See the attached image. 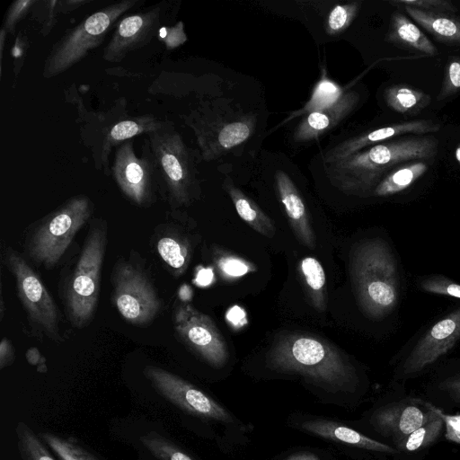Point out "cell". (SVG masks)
<instances>
[{
  "mask_svg": "<svg viewBox=\"0 0 460 460\" xmlns=\"http://www.w3.org/2000/svg\"><path fill=\"white\" fill-rule=\"evenodd\" d=\"M455 155H456V159L458 162L459 166H460V144L456 146Z\"/></svg>",
  "mask_w": 460,
  "mask_h": 460,
  "instance_id": "48",
  "label": "cell"
},
{
  "mask_svg": "<svg viewBox=\"0 0 460 460\" xmlns=\"http://www.w3.org/2000/svg\"><path fill=\"white\" fill-rule=\"evenodd\" d=\"M444 426L445 425L442 418L436 412V414L430 420H429L427 422H425L395 446L399 449L407 452H413L423 449L430 446L438 438Z\"/></svg>",
  "mask_w": 460,
  "mask_h": 460,
  "instance_id": "32",
  "label": "cell"
},
{
  "mask_svg": "<svg viewBox=\"0 0 460 460\" xmlns=\"http://www.w3.org/2000/svg\"><path fill=\"white\" fill-rule=\"evenodd\" d=\"M303 286L311 305L318 311L326 309V277L321 262L314 257L303 258L298 265Z\"/></svg>",
  "mask_w": 460,
  "mask_h": 460,
  "instance_id": "28",
  "label": "cell"
},
{
  "mask_svg": "<svg viewBox=\"0 0 460 460\" xmlns=\"http://www.w3.org/2000/svg\"><path fill=\"white\" fill-rule=\"evenodd\" d=\"M283 460H320L315 455L309 452H299L288 456Z\"/></svg>",
  "mask_w": 460,
  "mask_h": 460,
  "instance_id": "45",
  "label": "cell"
},
{
  "mask_svg": "<svg viewBox=\"0 0 460 460\" xmlns=\"http://www.w3.org/2000/svg\"><path fill=\"white\" fill-rule=\"evenodd\" d=\"M350 277L362 312L381 319L395 307L399 278L390 247L381 239L359 243L351 252Z\"/></svg>",
  "mask_w": 460,
  "mask_h": 460,
  "instance_id": "3",
  "label": "cell"
},
{
  "mask_svg": "<svg viewBox=\"0 0 460 460\" xmlns=\"http://www.w3.org/2000/svg\"><path fill=\"white\" fill-rule=\"evenodd\" d=\"M439 387L446 391L453 400L460 402V375L444 380Z\"/></svg>",
  "mask_w": 460,
  "mask_h": 460,
  "instance_id": "42",
  "label": "cell"
},
{
  "mask_svg": "<svg viewBox=\"0 0 460 460\" xmlns=\"http://www.w3.org/2000/svg\"><path fill=\"white\" fill-rule=\"evenodd\" d=\"M438 151V141L431 135H411L385 141L344 159L325 164L332 184L348 195L367 196L391 168L413 160H429Z\"/></svg>",
  "mask_w": 460,
  "mask_h": 460,
  "instance_id": "2",
  "label": "cell"
},
{
  "mask_svg": "<svg viewBox=\"0 0 460 460\" xmlns=\"http://www.w3.org/2000/svg\"><path fill=\"white\" fill-rule=\"evenodd\" d=\"M106 240V224H92L67 282L65 305L69 321L76 328L88 325L94 315L101 288Z\"/></svg>",
  "mask_w": 460,
  "mask_h": 460,
  "instance_id": "5",
  "label": "cell"
},
{
  "mask_svg": "<svg viewBox=\"0 0 460 460\" xmlns=\"http://www.w3.org/2000/svg\"><path fill=\"white\" fill-rule=\"evenodd\" d=\"M436 412L442 418L446 428L445 438L460 444V414L449 415L434 406Z\"/></svg>",
  "mask_w": 460,
  "mask_h": 460,
  "instance_id": "40",
  "label": "cell"
},
{
  "mask_svg": "<svg viewBox=\"0 0 460 460\" xmlns=\"http://www.w3.org/2000/svg\"><path fill=\"white\" fill-rule=\"evenodd\" d=\"M223 187L233 201L239 217L259 234L272 238L276 231L275 226L258 205L237 188L230 178L225 179Z\"/></svg>",
  "mask_w": 460,
  "mask_h": 460,
  "instance_id": "24",
  "label": "cell"
},
{
  "mask_svg": "<svg viewBox=\"0 0 460 460\" xmlns=\"http://www.w3.org/2000/svg\"><path fill=\"white\" fill-rule=\"evenodd\" d=\"M14 359V349L7 338H3L0 343V369L10 366Z\"/></svg>",
  "mask_w": 460,
  "mask_h": 460,
  "instance_id": "41",
  "label": "cell"
},
{
  "mask_svg": "<svg viewBox=\"0 0 460 460\" xmlns=\"http://www.w3.org/2000/svg\"><path fill=\"white\" fill-rule=\"evenodd\" d=\"M387 40L426 55L438 54L437 48L424 32L400 12L393 13Z\"/></svg>",
  "mask_w": 460,
  "mask_h": 460,
  "instance_id": "23",
  "label": "cell"
},
{
  "mask_svg": "<svg viewBox=\"0 0 460 460\" xmlns=\"http://www.w3.org/2000/svg\"><path fill=\"white\" fill-rule=\"evenodd\" d=\"M407 14L441 41L460 43V19L449 13L402 7Z\"/></svg>",
  "mask_w": 460,
  "mask_h": 460,
  "instance_id": "25",
  "label": "cell"
},
{
  "mask_svg": "<svg viewBox=\"0 0 460 460\" xmlns=\"http://www.w3.org/2000/svg\"><path fill=\"white\" fill-rule=\"evenodd\" d=\"M161 7L159 5L121 19L102 52L108 62H119L130 52L148 43L158 34Z\"/></svg>",
  "mask_w": 460,
  "mask_h": 460,
  "instance_id": "15",
  "label": "cell"
},
{
  "mask_svg": "<svg viewBox=\"0 0 460 460\" xmlns=\"http://www.w3.org/2000/svg\"><path fill=\"white\" fill-rule=\"evenodd\" d=\"M91 212L92 203L85 195L66 200L47 215L30 234L26 246L28 256L46 269L54 267L89 219Z\"/></svg>",
  "mask_w": 460,
  "mask_h": 460,
  "instance_id": "7",
  "label": "cell"
},
{
  "mask_svg": "<svg viewBox=\"0 0 460 460\" xmlns=\"http://www.w3.org/2000/svg\"><path fill=\"white\" fill-rule=\"evenodd\" d=\"M301 428L323 438L341 442L352 447L381 453L395 452L393 447L334 421L326 420H307L301 424Z\"/></svg>",
  "mask_w": 460,
  "mask_h": 460,
  "instance_id": "21",
  "label": "cell"
},
{
  "mask_svg": "<svg viewBox=\"0 0 460 460\" xmlns=\"http://www.w3.org/2000/svg\"><path fill=\"white\" fill-rule=\"evenodd\" d=\"M427 169V164L422 161L397 166L382 179L374 189L372 195L385 197L399 193L413 184L426 172Z\"/></svg>",
  "mask_w": 460,
  "mask_h": 460,
  "instance_id": "29",
  "label": "cell"
},
{
  "mask_svg": "<svg viewBox=\"0 0 460 460\" xmlns=\"http://www.w3.org/2000/svg\"><path fill=\"white\" fill-rule=\"evenodd\" d=\"M61 4H63L64 6H61L59 2V7H65L61 13H70L71 11H73L74 9L79 7L80 5L82 4H84L86 3H88V1H82V0H79V1H61L60 2Z\"/></svg>",
  "mask_w": 460,
  "mask_h": 460,
  "instance_id": "46",
  "label": "cell"
},
{
  "mask_svg": "<svg viewBox=\"0 0 460 460\" xmlns=\"http://www.w3.org/2000/svg\"><path fill=\"white\" fill-rule=\"evenodd\" d=\"M173 323L181 340L205 362L214 367L227 362V344L208 315L181 304L175 310Z\"/></svg>",
  "mask_w": 460,
  "mask_h": 460,
  "instance_id": "14",
  "label": "cell"
},
{
  "mask_svg": "<svg viewBox=\"0 0 460 460\" xmlns=\"http://www.w3.org/2000/svg\"><path fill=\"white\" fill-rule=\"evenodd\" d=\"M460 91V58L449 59L445 68L444 79L438 100L442 101Z\"/></svg>",
  "mask_w": 460,
  "mask_h": 460,
  "instance_id": "36",
  "label": "cell"
},
{
  "mask_svg": "<svg viewBox=\"0 0 460 460\" xmlns=\"http://www.w3.org/2000/svg\"><path fill=\"white\" fill-rule=\"evenodd\" d=\"M144 386L136 390L137 402L150 411L203 420L232 423V415L202 390L180 376L155 365L142 369Z\"/></svg>",
  "mask_w": 460,
  "mask_h": 460,
  "instance_id": "4",
  "label": "cell"
},
{
  "mask_svg": "<svg viewBox=\"0 0 460 460\" xmlns=\"http://www.w3.org/2000/svg\"><path fill=\"white\" fill-rule=\"evenodd\" d=\"M26 359L32 366H39L45 363V358L42 357L37 348H30L26 351Z\"/></svg>",
  "mask_w": 460,
  "mask_h": 460,
  "instance_id": "44",
  "label": "cell"
},
{
  "mask_svg": "<svg viewBox=\"0 0 460 460\" xmlns=\"http://www.w3.org/2000/svg\"><path fill=\"white\" fill-rule=\"evenodd\" d=\"M440 128L439 123L430 119H416L394 123L386 127L363 133L347 139L327 151L323 158L324 164L344 159L361 149L375 146L394 137L405 134L428 135L437 132Z\"/></svg>",
  "mask_w": 460,
  "mask_h": 460,
  "instance_id": "18",
  "label": "cell"
},
{
  "mask_svg": "<svg viewBox=\"0 0 460 460\" xmlns=\"http://www.w3.org/2000/svg\"><path fill=\"white\" fill-rule=\"evenodd\" d=\"M5 265L13 276L18 297L30 323L48 338L60 339V313L39 275L16 251L7 248Z\"/></svg>",
  "mask_w": 460,
  "mask_h": 460,
  "instance_id": "11",
  "label": "cell"
},
{
  "mask_svg": "<svg viewBox=\"0 0 460 460\" xmlns=\"http://www.w3.org/2000/svg\"><path fill=\"white\" fill-rule=\"evenodd\" d=\"M167 36L169 37H167L168 40L166 43L169 45V47L174 48L183 44L187 40V37L183 31L182 22H179L174 28L169 29V33Z\"/></svg>",
  "mask_w": 460,
  "mask_h": 460,
  "instance_id": "43",
  "label": "cell"
},
{
  "mask_svg": "<svg viewBox=\"0 0 460 460\" xmlns=\"http://www.w3.org/2000/svg\"><path fill=\"white\" fill-rule=\"evenodd\" d=\"M110 433L133 449L137 460H197L176 442L163 422L146 415L116 418Z\"/></svg>",
  "mask_w": 460,
  "mask_h": 460,
  "instance_id": "10",
  "label": "cell"
},
{
  "mask_svg": "<svg viewBox=\"0 0 460 460\" xmlns=\"http://www.w3.org/2000/svg\"><path fill=\"white\" fill-rule=\"evenodd\" d=\"M385 98L392 110L402 114L416 113L430 102V97L427 93L403 84L387 88Z\"/></svg>",
  "mask_w": 460,
  "mask_h": 460,
  "instance_id": "30",
  "label": "cell"
},
{
  "mask_svg": "<svg viewBox=\"0 0 460 460\" xmlns=\"http://www.w3.org/2000/svg\"><path fill=\"white\" fill-rule=\"evenodd\" d=\"M186 124L193 128L204 160H215L251 137L256 115L231 108L203 107L193 111Z\"/></svg>",
  "mask_w": 460,
  "mask_h": 460,
  "instance_id": "8",
  "label": "cell"
},
{
  "mask_svg": "<svg viewBox=\"0 0 460 460\" xmlns=\"http://www.w3.org/2000/svg\"><path fill=\"white\" fill-rule=\"evenodd\" d=\"M38 434L58 460H108L73 436L49 430H39Z\"/></svg>",
  "mask_w": 460,
  "mask_h": 460,
  "instance_id": "26",
  "label": "cell"
},
{
  "mask_svg": "<svg viewBox=\"0 0 460 460\" xmlns=\"http://www.w3.org/2000/svg\"><path fill=\"white\" fill-rule=\"evenodd\" d=\"M165 123L151 114L134 117L116 123L105 135L103 140L102 153L103 165L107 166L109 155L114 146H119L126 140L142 133L147 134L159 129Z\"/></svg>",
  "mask_w": 460,
  "mask_h": 460,
  "instance_id": "22",
  "label": "cell"
},
{
  "mask_svg": "<svg viewBox=\"0 0 460 460\" xmlns=\"http://www.w3.org/2000/svg\"><path fill=\"white\" fill-rule=\"evenodd\" d=\"M359 8L360 2L334 5L326 19V33L335 36L347 30L358 15Z\"/></svg>",
  "mask_w": 460,
  "mask_h": 460,
  "instance_id": "34",
  "label": "cell"
},
{
  "mask_svg": "<svg viewBox=\"0 0 460 460\" xmlns=\"http://www.w3.org/2000/svg\"><path fill=\"white\" fill-rule=\"evenodd\" d=\"M111 172L121 192L138 206L153 201L157 181L162 180L148 140L141 157L136 155L131 139L119 145Z\"/></svg>",
  "mask_w": 460,
  "mask_h": 460,
  "instance_id": "13",
  "label": "cell"
},
{
  "mask_svg": "<svg viewBox=\"0 0 460 460\" xmlns=\"http://www.w3.org/2000/svg\"><path fill=\"white\" fill-rule=\"evenodd\" d=\"M460 339V307L437 322L406 358L402 373L420 372L447 353Z\"/></svg>",
  "mask_w": 460,
  "mask_h": 460,
  "instance_id": "17",
  "label": "cell"
},
{
  "mask_svg": "<svg viewBox=\"0 0 460 460\" xmlns=\"http://www.w3.org/2000/svg\"><path fill=\"white\" fill-rule=\"evenodd\" d=\"M420 285L426 292L460 298V285L444 276H429L422 279Z\"/></svg>",
  "mask_w": 460,
  "mask_h": 460,
  "instance_id": "37",
  "label": "cell"
},
{
  "mask_svg": "<svg viewBox=\"0 0 460 460\" xmlns=\"http://www.w3.org/2000/svg\"><path fill=\"white\" fill-rule=\"evenodd\" d=\"M112 300L128 323L146 325L161 310V301L144 272L131 263L119 261L111 275Z\"/></svg>",
  "mask_w": 460,
  "mask_h": 460,
  "instance_id": "12",
  "label": "cell"
},
{
  "mask_svg": "<svg viewBox=\"0 0 460 460\" xmlns=\"http://www.w3.org/2000/svg\"><path fill=\"white\" fill-rule=\"evenodd\" d=\"M435 414L430 402L407 398L377 409L371 422L379 433L391 438L396 445Z\"/></svg>",
  "mask_w": 460,
  "mask_h": 460,
  "instance_id": "16",
  "label": "cell"
},
{
  "mask_svg": "<svg viewBox=\"0 0 460 460\" xmlns=\"http://www.w3.org/2000/svg\"><path fill=\"white\" fill-rule=\"evenodd\" d=\"M146 136L171 203L187 205L194 186V166L181 136L169 122Z\"/></svg>",
  "mask_w": 460,
  "mask_h": 460,
  "instance_id": "9",
  "label": "cell"
},
{
  "mask_svg": "<svg viewBox=\"0 0 460 460\" xmlns=\"http://www.w3.org/2000/svg\"><path fill=\"white\" fill-rule=\"evenodd\" d=\"M36 4L37 1L34 0H18L13 2L5 15L3 26L5 32L13 34L16 24L25 17L32 5Z\"/></svg>",
  "mask_w": 460,
  "mask_h": 460,
  "instance_id": "39",
  "label": "cell"
},
{
  "mask_svg": "<svg viewBox=\"0 0 460 460\" xmlns=\"http://www.w3.org/2000/svg\"><path fill=\"white\" fill-rule=\"evenodd\" d=\"M137 0L111 4L85 18L58 40L44 62L45 78L57 76L81 61L101 45L118 19L137 4Z\"/></svg>",
  "mask_w": 460,
  "mask_h": 460,
  "instance_id": "6",
  "label": "cell"
},
{
  "mask_svg": "<svg viewBox=\"0 0 460 460\" xmlns=\"http://www.w3.org/2000/svg\"><path fill=\"white\" fill-rule=\"evenodd\" d=\"M397 7H412L433 12H457L456 6L448 0H394L389 2Z\"/></svg>",
  "mask_w": 460,
  "mask_h": 460,
  "instance_id": "38",
  "label": "cell"
},
{
  "mask_svg": "<svg viewBox=\"0 0 460 460\" xmlns=\"http://www.w3.org/2000/svg\"><path fill=\"white\" fill-rule=\"evenodd\" d=\"M343 94V90L323 73L321 80L314 88L310 100L303 109L306 114L323 110L335 103Z\"/></svg>",
  "mask_w": 460,
  "mask_h": 460,
  "instance_id": "33",
  "label": "cell"
},
{
  "mask_svg": "<svg viewBox=\"0 0 460 460\" xmlns=\"http://www.w3.org/2000/svg\"><path fill=\"white\" fill-rule=\"evenodd\" d=\"M156 249L164 262L174 274H182L190 261L187 244L174 236H163L156 242Z\"/></svg>",
  "mask_w": 460,
  "mask_h": 460,
  "instance_id": "31",
  "label": "cell"
},
{
  "mask_svg": "<svg viewBox=\"0 0 460 460\" xmlns=\"http://www.w3.org/2000/svg\"><path fill=\"white\" fill-rule=\"evenodd\" d=\"M221 274L228 279L239 278L254 270V266L249 261L230 254H220L216 260Z\"/></svg>",
  "mask_w": 460,
  "mask_h": 460,
  "instance_id": "35",
  "label": "cell"
},
{
  "mask_svg": "<svg viewBox=\"0 0 460 460\" xmlns=\"http://www.w3.org/2000/svg\"><path fill=\"white\" fill-rule=\"evenodd\" d=\"M275 185L296 238L303 245L314 249L316 241L304 200L290 177L283 171L275 173Z\"/></svg>",
  "mask_w": 460,
  "mask_h": 460,
  "instance_id": "19",
  "label": "cell"
},
{
  "mask_svg": "<svg viewBox=\"0 0 460 460\" xmlns=\"http://www.w3.org/2000/svg\"><path fill=\"white\" fill-rule=\"evenodd\" d=\"M268 367L296 374L332 393L350 391L358 381L356 369L332 343L310 333L285 332L267 354Z\"/></svg>",
  "mask_w": 460,
  "mask_h": 460,
  "instance_id": "1",
  "label": "cell"
},
{
  "mask_svg": "<svg viewBox=\"0 0 460 460\" xmlns=\"http://www.w3.org/2000/svg\"><path fill=\"white\" fill-rule=\"evenodd\" d=\"M14 453L12 460H58L50 448L24 420H18L13 428Z\"/></svg>",
  "mask_w": 460,
  "mask_h": 460,
  "instance_id": "27",
  "label": "cell"
},
{
  "mask_svg": "<svg viewBox=\"0 0 460 460\" xmlns=\"http://www.w3.org/2000/svg\"><path fill=\"white\" fill-rule=\"evenodd\" d=\"M358 102V93L349 90L343 93L332 105L306 114L295 129L294 140L306 142L318 138L345 119L356 108Z\"/></svg>",
  "mask_w": 460,
  "mask_h": 460,
  "instance_id": "20",
  "label": "cell"
},
{
  "mask_svg": "<svg viewBox=\"0 0 460 460\" xmlns=\"http://www.w3.org/2000/svg\"><path fill=\"white\" fill-rule=\"evenodd\" d=\"M1 288V297H0V320L3 319L4 314V297H3V292Z\"/></svg>",
  "mask_w": 460,
  "mask_h": 460,
  "instance_id": "47",
  "label": "cell"
}]
</instances>
